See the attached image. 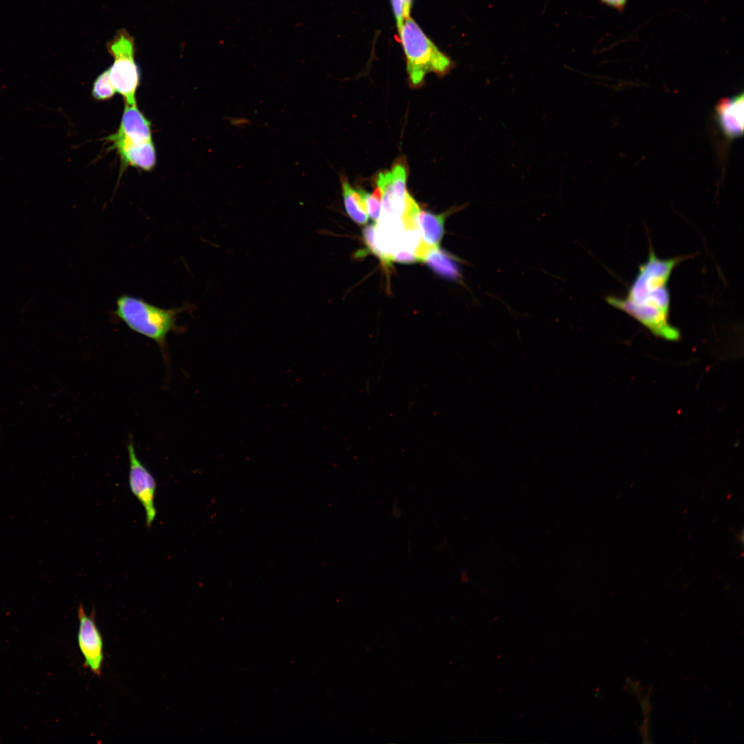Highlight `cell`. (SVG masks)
I'll list each match as a JSON object with an SVG mask.
<instances>
[{"mask_svg": "<svg viewBox=\"0 0 744 744\" xmlns=\"http://www.w3.org/2000/svg\"><path fill=\"white\" fill-rule=\"evenodd\" d=\"M686 256L661 258L651 250L624 297L609 296L607 303L623 311L654 335L677 341L679 330L670 322V293L668 283L673 270Z\"/></svg>", "mask_w": 744, "mask_h": 744, "instance_id": "cell-1", "label": "cell"}, {"mask_svg": "<svg viewBox=\"0 0 744 744\" xmlns=\"http://www.w3.org/2000/svg\"><path fill=\"white\" fill-rule=\"evenodd\" d=\"M188 306L165 309L143 298L123 294L116 301L115 316L132 331L156 342L163 352L169 333L177 330V317Z\"/></svg>", "mask_w": 744, "mask_h": 744, "instance_id": "cell-2", "label": "cell"}, {"mask_svg": "<svg viewBox=\"0 0 744 744\" xmlns=\"http://www.w3.org/2000/svg\"><path fill=\"white\" fill-rule=\"evenodd\" d=\"M406 59L409 80L413 87L421 85L426 75L433 72L443 76L454 66L451 59L442 52L410 17L398 30Z\"/></svg>", "mask_w": 744, "mask_h": 744, "instance_id": "cell-3", "label": "cell"}, {"mask_svg": "<svg viewBox=\"0 0 744 744\" xmlns=\"http://www.w3.org/2000/svg\"><path fill=\"white\" fill-rule=\"evenodd\" d=\"M107 50L114 58L108 69L110 81L125 103L136 105V92L140 81V71L135 61V41L124 28L116 31L107 43Z\"/></svg>", "mask_w": 744, "mask_h": 744, "instance_id": "cell-4", "label": "cell"}, {"mask_svg": "<svg viewBox=\"0 0 744 744\" xmlns=\"http://www.w3.org/2000/svg\"><path fill=\"white\" fill-rule=\"evenodd\" d=\"M127 446L129 457V486L145 510V524L149 528L157 514L155 506L156 482L151 472L137 457L132 440H129Z\"/></svg>", "mask_w": 744, "mask_h": 744, "instance_id": "cell-5", "label": "cell"}, {"mask_svg": "<svg viewBox=\"0 0 744 744\" xmlns=\"http://www.w3.org/2000/svg\"><path fill=\"white\" fill-rule=\"evenodd\" d=\"M406 180L407 169L402 161L396 162L389 170L378 174L375 184L382 192L380 216L402 217L409 194Z\"/></svg>", "mask_w": 744, "mask_h": 744, "instance_id": "cell-6", "label": "cell"}, {"mask_svg": "<svg viewBox=\"0 0 744 744\" xmlns=\"http://www.w3.org/2000/svg\"><path fill=\"white\" fill-rule=\"evenodd\" d=\"M79 628L78 644L84 658V666L96 676H101L104 660L103 641L95 621V611L89 615L82 605L78 609Z\"/></svg>", "mask_w": 744, "mask_h": 744, "instance_id": "cell-7", "label": "cell"}, {"mask_svg": "<svg viewBox=\"0 0 744 744\" xmlns=\"http://www.w3.org/2000/svg\"><path fill=\"white\" fill-rule=\"evenodd\" d=\"M131 144H142L152 141L150 122L136 105L125 103L118 130L106 138Z\"/></svg>", "mask_w": 744, "mask_h": 744, "instance_id": "cell-8", "label": "cell"}, {"mask_svg": "<svg viewBox=\"0 0 744 744\" xmlns=\"http://www.w3.org/2000/svg\"><path fill=\"white\" fill-rule=\"evenodd\" d=\"M744 98L743 92L723 98L715 107L716 123L722 133L728 138L742 136L744 123Z\"/></svg>", "mask_w": 744, "mask_h": 744, "instance_id": "cell-9", "label": "cell"}, {"mask_svg": "<svg viewBox=\"0 0 744 744\" xmlns=\"http://www.w3.org/2000/svg\"><path fill=\"white\" fill-rule=\"evenodd\" d=\"M115 148L123 165L135 167L145 171L152 170L156 161V154L152 141L142 144H131L117 140H107Z\"/></svg>", "mask_w": 744, "mask_h": 744, "instance_id": "cell-10", "label": "cell"}, {"mask_svg": "<svg viewBox=\"0 0 744 744\" xmlns=\"http://www.w3.org/2000/svg\"><path fill=\"white\" fill-rule=\"evenodd\" d=\"M340 182L343 203L347 214L357 224H366L369 218L366 192L353 187L344 176H340Z\"/></svg>", "mask_w": 744, "mask_h": 744, "instance_id": "cell-11", "label": "cell"}, {"mask_svg": "<svg viewBox=\"0 0 744 744\" xmlns=\"http://www.w3.org/2000/svg\"><path fill=\"white\" fill-rule=\"evenodd\" d=\"M446 214H435L428 211H420L417 216V224L421 239L425 244L440 247V243L444 233Z\"/></svg>", "mask_w": 744, "mask_h": 744, "instance_id": "cell-12", "label": "cell"}, {"mask_svg": "<svg viewBox=\"0 0 744 744\" xmlns=\"http://www.w3.org/2000/svg\"><path fill=\"white\" fill-rule=\"evenodd\" d=\"M459 260L438 247L430 251L423 262L440 276L453 280H460L462 274L457 264Z\"/></svg>", "mask_w": 744, "mask_h": 744, "instance_id": "cell-13", "label": "cell"}, {"mask_svg": "<svg viewBox=\"0 0 744 744\" xmlns=\"http://www.w3.org/2000/svg\"><path fill=\"white\" fill-rule=\"evenodd\" d=\"M116 92L110 81L109 70L107 69L95 79L93 83L92 96L97 100L104 101L111 99Z\"/></svg>", "mask_w": 744, "mask_h": 744, "instance_id": "cell-14", "label": "cell"}, {"mask_svg": "<svg viewBox=\"0 0 744 744\" xmlns=\"http://www.w3.org/2000/svg\"><path fill=\"white\" fill-rule=\"evenodd\" d=\"M366 200L368 216L376 223L380 217L382 202V192L376 186L372 193L366 192Z\"/></svg>", "mask_w": 744, "mask_h": 744, "instance_id": "cell-15", "label": "cell"}, {"mask_svg": "<svg viewBox=\"0 0 744 744\" xmlns=\"http://www.w3.org/2000/svg\"><path fill=\"white\" fill-rule=\"evenodd\" d=\"M393 260L403 264H412L420 262L413 253L402 249L396 251L393 255Z\"/></svg>", "mask_w": 744, "mask_h": 744, "instance_id": "cell-16", "label": "cell"}, {"mask_svg": "<svg viewBox=\"0 0 744 744\" xmlns=\"http://www.w3.org/2000/svg\"><path fill=\"white\" fill-rule=\"evenodd\" d=\"M391 2L399 30L404 21L403 0H391Z\"/></svg>", "mask_w": 744, "mask_h": 744, "instance_id": "cell-17", "label": "cell"}, {"mask_svg": "<svg viewBox=\"0 0 744 744\" xmlns=\"http://www.w3.org/2000/svg\"><path fill=\"white\" fill-rule=\"evenodd\" d=\"M600 2L618 12H623L628 3V0H599Z\"/></svg>", "mask_w": 744, "mask_h": 744, "instance_id": "cell-18", "label": "cell"}, {"mask_svg": "<svg viewBox=\"0 0 744 744\" xmlns=\"http://www.w3.org/2000/svg\"><path fill=\"white\" fill-rule=\"evenodd\" d=\"M413 0H403L404 19L410 17V11Z\"/></svg>", "mask_w": 744, "mask_h": 744, "instance_id": "cell-19", "label": "cell"}, {"mask_svg": "<svg viewBox=\"0 0 744 744\" xmlns=\"http://www.w3.org/2000/svg\"><path fill=\"white\" fill-rule=\"evenodd\" d=\"M641 707L643 714H647L648 712V708L650 707L648 699H643V702L641 703Z\"/></svg>", "mask_w": 744, "mask_h": 744, "instance_id": "cell-20", "label": "cell"}]
</instances>
